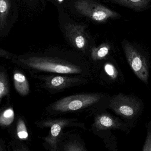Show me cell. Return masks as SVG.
<instances>
[{"label":"cell","instance_id":"obj_1","mask_svg":"<svg viewBox=\"0 0 151 151\" xmlns=\"http://www.w3.org/2000/svg\"><path fill=\"white\" fill-rule=\"evenodd\" d=\"M12 63L26 69L63 74L81 73L79 66L58 59L23 55L17 56Z\"/></svg>","mask_w":151,"mask_h":151},{"label":"cell","instance_id":"obj_2","mask_svg":"<svg viewBox=\"0 0 151 151\" xmlns=\"http://www.w3.org/2000/svg\"><path fill=\"white\" fill-rule=\"evenodd\" d=\"M108 106L122 120L132 127L144 109V104L141 99L134 95L122 93L112 97Z\"/></svg>","mask_w":151,"mask_h":151},{"label":"cell","instance_id":"obj_3","mask_svg":"<svg viewBox=\"0 0 151 151\" xmlns=\"http://www.w3.org/2000/svg\"><path fill=\"white\" fill-rule=\"evenodd\" d=\"M103 97L100 94H82L65 97L50 105L51 112L61 113L72 112L90 107L98 103Z\"/></svg>","mask_w":151,"mask_h":151},{"label":"cell","instance_id":"obj_4","mask_svg":"<svg viewBox=\"0 0 151 151\" xmlns=\"http://www.w3.org/2000/svg\"><path fill=\"white\" fill-rule=\"evenodd\" d=\"M122 48L128 63L135 74L141 81L149 83V67L148 61L137 46L124 40Z\"/></svg>","mask_w":151,"mask_h":151},{"label":"cell","instance_id":"obj_5","mask_svg":"<svg viewBox=\"0 0 151 151\" xmlns=\"http://www.w3.org/2000/svg\"><path fill=\"white\" fill-rule=\"evenodd\" d=\"M74 5L78 12L95 22L104 23L119 17L116 12L91 0H79Z\"/></svg>","mask_w":151,"mask_h":151},{"label":"cell","instance_id":"obj_6","mask_svg":"<svg viewBox=\"0 0 151 151\" xmlns=\"http://www.w3.org/2000/svg\"><path fill=\"white\" fill-rule=\"evenodd\" d=\"M72 120L67 119L49 120L39 122L41 127H50V131L47 136L43 137V141L50 151H60L58 147L59 137L62 130L72 123Z\"/></svg>","mask_w":151,"mask_h":151},{"label":"cell","instance_id":"obj_7","mask_svg":"<svg viewBox=\"0 0 151 151\" xmlns=\"http://www.w3.org/2000/svg\"><path fill=\"white\" fill-rule=\"evenodd\" d=\"M92 127L96 131L118 129L127 133L133 128L121 119L107 113L97 114L95 116Z\"/></svg>","mask_w":151,"mask_h":151},{"label":"cell","instance_id":"obj_8","mask_svg":"<svg viewBox=\"0 0 151 151\" xmlns=\"http://www.w3.org/2000/svg\"><path fill=\"white\" fill-rule=\"evenodd\" d=\"M18 9L15 1L0 0V35L8 34L18 17Z\"/></svg>","mask_w":151,"mask_h":151},{"label":"cell","instance_id":"obj_9","mask_svg":"<svg viewBox=\"0 0 151 151\" xmlns=\"http://www.w3.org/2000/svg\"><path fill=\"white\" fill-rule=\"evenodd\" d=\"M43 81L42 87L50 92H57L63 91L66 89L85 82L81 79L75 77L64 76L49 75L39 77Z\"/></svg>","mask_w":151,"mask_h":151},{"label":"cell","instance_id":"obj_10","mask_svg":"<svg viewBox=\"0 0 151 151\" xmlns=\"http://www.w3.org/2000/svg\"><path fill=\"white\" fill-rule=\"evenodd\" d=\"M65 35L70 42L77 49L84 51L88 44L86 25L68 23L65 25Z\"/></svg>","mask_w":151,"mask_h":151},{"label":"cell","instance_id":"obj_11","mask_svg":"<svg viewBox=\"0 0 151 151\" xmlns=\"http://www.w3.org/2000/svg\"><path fill=\"white\" fill-rule=\"evenodd\" d=\"M13 82L17 92L22 96L27 95L30 91V86L25 75L18 69L13 71Z\"/></svg>","mask_w":151,"mask_h":151},{"label":"cell","instance_id":"obj_12","mask_svg":"<svg viewBox=\"0 0 151 151\" xmlns=\"http://www.w3.org/2000/svg\"><path fill=\"white\" fill-rule=\"evenodd\" d=\"M111 2L136 12H142L150 8L151 0H113Z\"/></svg>","mask_w":151,"mask_h":151},{"label":"cell","instance_id":"obj_13","mask_svg":"<svg viewBox=\"0 0 151 151\" xmlns=\"http://www.w3.org/2000/svg\"><path fill=\"white\" fill-rule=\"evenodd\" d=\"M10 92L9 79L7 69L0 65V103L4 98L9 96Z\"/></svg>","mask_w":151,"mask_h":151},{"label":"cell","instance_id":"obj_14","mask_svg":"<svg viewBox=\"0 0 151 151\" xmlns=\"http://www.w3.org/2000/svg\"><path fill=\"white\" fill-rule=\"evenodd\" d=\"M15 113L11 107H7L0 112V126H10L14 121Z\"/></svg>","mask_w":151,"mask_h":151},{"label":"cell","instance_id":"obj_15","mask_svg":"<svg viewBox=\"0 0 151 151\" xmlns=\"http://www.w3.org/2000/svg\"><path fill=\"white\" fill-rule=\"evenodd\" d=\"M110 50V46L106 43H103L98 47H93L91 51V58L94 61L103 59L108 55Z\"/></svg>","mask_w":151,"mask_h":151},{"label":"cell","instance_id":"obj_16","mask_svg":"<svg viewBox=\"0 0 151 151\" xmlns=\"http://www.w3.org/2000/svg\"><path fill=\"white\" fill-rule=\"evenodd\" d=\"M63 151H86L82 144L77 140H70L62 144Z\"/></svg>","mask_w":151,"mask_h":151},{"label":"cell","instance_id":"obj_17","mask_svg":"<svg viewBox=\"0 0 151 151\" xmlns=\"http://www.w3.org/2000/svg\"><path fill=\"white\" fill-rule=\"evenodd\" d=\"M16 129L17 136L19 140H26L28 139L29 135L27 128L23 119L19 118L18 121Z\"/></svg>","mask_w":151,"mask_h":151},{"label":"cell","instance_id":"obj_18","mask_svg":"<svg viewBox=\"0 0 151 151\" xmlns=\"http://www.w3.org/2000/svg\"><path fill=\"white\" fill-rule=\"evenodd\" d=\"M147 135L142 151H151V121L147 123Z\"/></svg>","mask_w":151,"mask_h":151},{"label":"cell","instance_id":"obj_19","mask_svg":"<svg viewBox=\"0 0 151 151\" xmlns=\"http://www.w3.org/2000/svg\"><path fill=\"white\" fill-rule=\"evenodd\" d=\"M9 144L12 151H30L26 145L18 140H12Z\"/></svg>","mask_w":151,"mask_h":151},{"label":"cell","instance_id":"obj_20","mask_svg":"<svg viewBox=\"0 0 151 151\" xmlns=\"http://www.w3.org/2000/svg\"><path fill=\"white\" fill-rule=\"evenodd\" d=\"M105 71L107 74L112 79L117 77V72L114 66L110 64H106L104 66Z\"/></svg>","mask_w":151,"mask_h":151},{"label":"cell","instance_id":"obj_21","mask_svg":"<svg viewBox=\"0 0 151 151\" xmlns=\"http://www.w3.org/2000/svg\"><path fill=\"white\" fill-rule=\"evenodd\" d=\"M17 56L12 53L9 52L7 51L0 48V58L5 59H10L12 61L15 59Z\"/></svg>","mask_w":151,"mask_h":151}]
</instances>
